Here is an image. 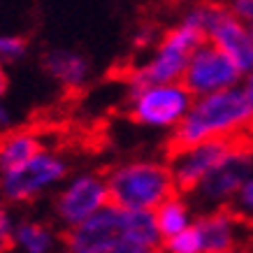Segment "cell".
Here are the masks:
<instances>
[{
    "label": "cell",
    "mask_w": 253,
    "mask_h": 253,
    "mask_svg": "<svg viewBox=\"0 0 253 253\" xmlns=\"http://www.w3.org/2000/svg\"><path fill=\"white\" fill-rule=\"evenodd\" d=\"M14 128V109L7 105V100H2L0 95V135Z\"/></svg>",
    "instance_id": "22"
},
{
    "label": "cell",
    "mask_w": 253,
    "mask_h": 253,
    "mask_svg": "<svg viewBox=\"0 0 253 253\" xmlns=\"http://www.w3.org/2000/svg\"><path fill=\"white\" fill-rule=\"evenodd\" d=\"M225 5L230 7V12L237 16L239 21L246 23V28L253 35V0H228Z\"/></svg>",
    "instance_id": "21"
},
{
    "label": "cell",
    "mask_w": 253,
    "mask_h": 253,
    "mask_svg": "<svg viewBox=\"0 0 253 253\" xmlns=\"http://www.w3.org/2000/svg\"><path fill=\"white\" fill-rule=\"evenodd\" d=\"M221 253H253V246L242 244V246H235V249H230V251H221Z\"/></svg>",
    "instance_id": "24"
},
{
    "label": "cell",
    "mask_w": 253,
    "mask_h": 253,
    "mask_svg": "<svg viewBox=\"0 0 253 253\" xmlns=\"http://www.w3.org/2000/svg\"><path fill=\"white\" fill-rule=\"evenodd\" d=\"M184 16L195 21L205 33V40L216 44L223 54H228L235 61L242 72L253 70V35L246 28L244 21H239L237 16L230 12L228 5L223 2H193L191 7H186Z\"/></svg>",
    "instance_id": "7"
},
{
    "label": "cell",
    "mask_w": 253,
    "mask_h": 253,
    "mask_svg": "<svg viewBox=\"0 0 253 253\" xmlns=\"http://www.w3.org/2000/svg\"><path fill=\"white\" fill-rule=\"evenodd\" d=\"M5 86H7V77H5V72H2V68H0V95H2V91H5Z\"/></svg>",
    "instance_id": "25"
},
{
    "label": "cell",
    "mask_w": 253,
    "mask_h": 253,
    "mask_svg": "<svg viewBox=\"0 0 253 253\" xmlns=\"http://www.w3.org/2000/svg\"><path fill=\"white\" fill-rule=\"evenodd\" d=\"M205 42V33L195 21L181 19L154 42L151 51L128 75V86L154 84V82H181L191 54Z\"/></svg>",
    "instance_id": "4"
},
{
    "label": "cell",
    "mask_w": 253,
    "mask_h": 253,
    "mask_svg": "<svg viewBox=\"0 0 253 253\" xmlns=\"http://www.w3.org/2000/svg\"><path fill=\"white\" fill-rule=\"evenodd\" d=\"M109 202L119 207L154 211L161 202L176 193L168 161L158 158H130L109 169L107 174Z\"/></svg>",
    "instance_id": "3"
},
{
    "label": "cell",
    "mask_w": 253,
    "mask_h": 253,
    "mask_svg": "<svg viewBox=\"0 0 253 253\" xmlns=\"http://www.w3.org/2000/svg\"><path fill=\"white\" fill-rule=\"evenodd\" d=\"M232 209H235L242 218L253 221V174L249 176V181L242 186L239 195L235 198V202H232Z\"/></svg>",
    "instance_id": "19"
},
{
    "label": "cell",
    "mask_w": 253,
    "mask_h": 253,
    "mask_svg": "<svg viewBox=\"0 0 253 253\" xmlns=\"http://www.w3.org/2000/svg\"><path fill=\"white\" fill-rule=\"evenodd\" d=\"M109 205V188L107 179L100 172L82 169L75 174H68V179L56 188L54 202H51V216L61 230H70L100 209Z\"/></svg>",
    "instance_id": "9"
},
{
    "label": "cell",
    "mask_w": 253,
    "mask_h": 253,
    "mask_svg": "<svg viewBox=\"0 0 253 253\" xmlns=\"http://www.w3.org/2000/svg\"><path fill=\"white\" fill-rule=\"evenodd\" d=\"M12 228H14V218L9 214L7 202L0 198V253H7L12 249Z\"/></svg>",
    "instance_id": "20"
},
{
    "label": "cell",
    "mask_w": 253,
    "mask_h": 253,
    "mask_svg": "<svg viewBox=\"0 0 253 253\" xmlns=\"http://www.w3.org/2000/svg\"><path fill=\"white\" fill-rule=\"evenodd\" d=\"M195 205H193L191 195L186 193H172L165 202H161L158 207L154 209V221H156V228H158V235L161 239H168L176 232L186 230L191 228L195 223Z\"/></svg>",
    "instance_id": "15"
},
{
    "label": "cell",
    "mask_w": 253,
    "mask_h": 253,
    "mask_svg": "<svg viewBox=\"0 0 253 253\" xmlns=\"http://www.w3.org/2000/svg\"><path fill=\"white\" fill-rule=\"evenodd\" d=\"M12 249L16 253H61L63 237L54 225L40 218H21L12 228Z\"/></svg>",
    "instance_id": "14"
},
{
    "label": "cell",
    "mask_w": 253,
    "mask_h": 253,
    "mask_svg": "<svg viewBox=\"0 0 253 253\" xmlns=\"http://www.w3.org/2000/svg\"><path fill=\"white\" fill-rule=\"evenodd\" d=\"M232 142L235 139H207L198 144L174 146V154L169 156L168 165L176 191L191 195L202 184V179L216 168V163L228 154Z\"/></svg>",
    "instance_id": "11"
},
{
    "label": "cell",
    "mask_w": 253,
    "mask_h": 253,
    "mask_svg": "<svg viewBox=\"0 0 253 253\" xmlns=\"http://www.w3.org/2000/svg\"><path fill=\"white\" fill-rule=\"evenodd\" d=\"M46 75L65 91H82L93 77V65L77 49H51L44 56Z\"/></svg>",
    "instance_id": "13"
},
{
    "label": "cell",
    "mask_w": 253,
    "mask_h": 253,
    "mask_svg": "<svg viewBox=\"0 0 253 253\" xmlns=\"http://www.w3.org/2000/svg\"><path fill=\"white\" fill-rule=\"evenodd\" d=\"M193 95L184 82H154L130 86L128 114L137 126L154 132H174L191 109Z\"/></svg>",
    "instance_id": "6"
},
{
    "label": "cell",
    "mask_w": 253,
    "mask_h": 253,
    "mask_svg": "<svg viewBox=\"0 0 253 253\" xmlns=\"http://www.w3.org/2000/svg\"><path fill=\"white\" fill-rule=\"evenodd\" d=\"M242 88H244L246 98L251 100V105H253V70L244 75V79H242Z\"/></svg>",
    "instance_id": "23"
},
{
    "label": "cell",
    "mask_w": 253,
    "mask_h": 253,
    "mask_svg": "<svg viewBox=\"0 0 253 253\" xmlns=\"http://www.w3.org/2000/svg\"><path fill=\"white\" fill-rule=\"evenodd\" d=\"M253 126V105L242 84L195 95L184 121L172 132V144L186 146L207 139H235Z\"/></svg>",
    "instance_id": "2"
},
{
    "label": "cell",
    "mask_w": 253,
    "mask_h": 253,
    "mask_svg": "<svg viewBox=\"0 0 253 253\" xmlns=\"http://www.w3.org/2000/svg\"><path fill=\"white\" fill-rule=\"evenodd\" d=\"M28 51V42L14 33H0V68L19 63Z\"/></svg>",
    "instance_id": "18"
},
{
    "label": "cell",
    "mask_w": 253,
    "mask_h": 253,
    "mask_svg": "<svg viewBox=\"0 0 253 253\" xmlns=\"http://www.w3.org/2000/svg\"><path fill=\"white\" fill-rule=\"evenodd\" d=\"M253 174V146L232 142L228 154L216 163V168L209 172L202 184L191 193L195 207L202 209H218L232 207L235 198L239 195L242 186Z\"/></svg>",
    "instance_id": "8"
},
{
    "label": "cell",
    "mask_w": 253,
    "mask_h": 253,
    "mask_svg": "<svg viewBox=\"0 0 253 253\" xmlns=\"http://www.w3.org/2000/svg\"><path fill=\"white\" fill-rule=\"evenodd\" d=\"M70 161L51 146H42L28 161L0 172V198L9 205H31L35 200L54 193L68 179Z\"/></svg>",
    "instance_id": "5"
},
{
    "label": "cell",
    "mask_w": 253,
    "mask_h": 253,
    "mask_svg": "<svg viewBox=\"0 0 253 253\" xmlns=\"http://www.w3.org/2000/svg\"><path fill=\"white\" fill-rule=\"evenodd\" d=\"M195 230L200 232L205 253L230 251L235 246L244 244L246 237V218L235 211L232 207L202 209L195 216Z\"/></svg>",
    "instance_id": "12"
},
{
    "label": "cell",
    "mask_w": 253,
    "mask_h": 253,
    "mask_svg": "<svg viewBox=\"0 0 253 253\" xmlns=\"http://www.w3.org/2000/svg\"><path fill=\"white\" fill-rule=\"evenodd\" d=\"M161 244L154 211L109 202L84 223L65 230L63 253H158Z\"/></svg>",
    "instance_id": "1"
},
{
    "label": "cell",
    "mask_w": 253,
    "mask_h": 253,
    "mask_svg": "<svg viewBox=\"0 0 253 253\" xmlns=\"http://www.w3.org/2000/svg\"><path fill=\"white\" fill-rule=\"evenodd\" d=\"M161 251L163 253H205V249H202L200 232L195 230V225H191V228L176 232L172 237L163 239Z\"/></svg>",
    "instance_id": "17"
},
{
    "label": "cell",
    "mask_w": 253,
    "mask_h": 253,
    "mask_svg": "<svg viewBox=\"0 0 253 253\" xmlns=\"http://www.w3.org/2000/svg\"><path fill=\"white\" fill-rule=\"evenodd\" d=\"M242 79H244V72L235 65L230 56L223 54L216 44L205 40L188 58L181 82L193 95H207V93L239 86Z\"/></svg>",
    "instance_id": "10"
},
{
    "label": "cell",
    "mask_w": 253,
    "mask_h": 253,
    "mask_svg": "<svg viewBox=\"0 0 253 253\" xmlns=\"http://www.w3.org/2000/svg\"><path fill=\"white\" fill-rule=\"evenodd\" d=\"M44 146V139L31 128H12L0 135V172L19 168Z\"/></svg>",
    "instance_id": "16"
}]
</instances>
